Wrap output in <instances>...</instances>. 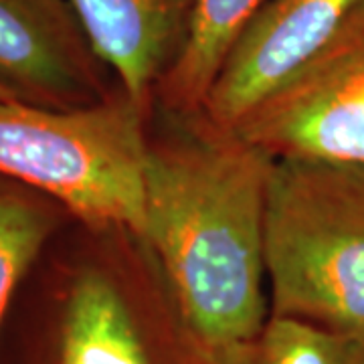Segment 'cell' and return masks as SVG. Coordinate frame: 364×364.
<instances>
[{"mask_svg":"<svg viewBox=\"0 0 364 364\" xmlns=\"http://www.w3.org/2000/svg\"><path fill=\"white\" fill-rule=\"evenodd\" d=\"M273 162L210 122L148 148L140 237L205 360L253 338L269 318L263 227Z\"/></svg>","mask_w":364,"mask_h":364,"instance_id":"1","label":"cell"},{"mask_svg":"<svg viewBox=\"0 0 364 364\" xmlns=\"http://www.w3.org/2000/svg\"><path fill=\"white\" fill-rule=\"evenodd\" d=\"M269 316L364 344V166L275 158L265 205Z\"/></svg>","mask_w":364,"mask_h":364,"instance_id":"2","label":"cell"},{"mask_svg":"<svg viewBox=\"0 0 364 364\" xmlns=\"http://www.w3.org/2000/svg\"><path fill=\"white\" fill-rule=\"evenodd\" d=\"M142 119V107L124 93L71 109L2 102L0 176L91 225L140 237L150 148Z\"/></svg>","mask_w":364,"mask_h":364,"instance_id":"3","label":"cell"},{"mask_svg":"<svg viewBox=\"0 0 364 364\" xmlns=\"http://www.w3.org/2000/svg\"><path fill=\"white\" fill-rule=\"evenodd\" d=\"M233 132L275 158H324L364 166V2Z\"/></svg>","mask_w":364,"mask_h":364,"instance_id":"4","label":"cell"},{"mask_svg":"<svg viewBox=\"0 0 364 364\" xmlns=\"http://www.w3.org/2000/svg\"><path fill=\"white\" fill-rule=\"evenodd\" d=\"M364 0H269L235 41L200 114L233 130L332 39Z\"/></svg>","mask_w":364,"mask_h":364,"instance_id":"5","label":"cell"},{"mask_svg":"<svg viewBox=\"0 0 364 364\" xmlns=\"http://www.w3.org/2000/svg\"><path fill=\"white\" fill-rule=\"evenodd\" d=\"M100 63L67 0H0V83L21 102L97 104L107 97Z\"/></svg>","mask_w":364,"mask_h":364,"instance_id":"6","label":"cell"},{"mask_svg":"<svg viewBox=\"0 0 364 364\" xmlns=\"http://www.w3.org/2000/svg\"><path fill=\"white\" fill-rule=\"evenodd\" d=\"M122 93L146 107L181 51L193 0H67Z\"/></svg>","mask_w":364,"mask_h":364,"instance_id":"7","label":"cell"},{"mask_svg":"<svg viewBox=\"0 0 364 364\" xmlns=\"http://www.w3.org/2000/svg\"><path fill=\"white\" fill-rule=\"evenodd\" d=\"M61 364H150L122 291L97 269L79 273L69 289Z\"/></svg>","mask_w":364,"mask_h":364,"instance_id":"8","label":"cell"},{"mask_svg":"<svg viewBox=\"0 0 364 364\" xmlns=\"http://www.w3.org/2000/svg\"><path fill=\"white\" fill-rule=\"evenodd\" d=\"M269 0H193L181 51L160 79L164 104L178 114H200L235 41Z\"/></svg>","mask_w":364,"mask_h":364,"instance_id":"9","label":"cell"},{"mask_svg":"<svg viewBox=\"0 0 364 364\" xmlns=\"http://www.w3.org/2000/svg\"><path fill=\"white\" fill-rule=\"evenodd\" d=\"M207 364H364V344L294 318L269 316L259 334Z\"/></svg>","mask_w":364,"mask_h":364,"instance_id":"10","label":"cell"},{"mask_svg":"<svg viewBox=\"0 0 364 364\" xmlns=\"http://www.w3.org/2000/svg\"><path fill=\"white\" fill-rule=\"evenodd\" d=\"M55 225L57 210L45 196L0 176V324Z\"/></svg>","mask_w":364,"mask_h":364,"instance_id":"11","label":"cell"},{"mask_svg":"<svg viewBox=\"0 0 364 364\" xmlns=\"http://www.w3.org/2000/svg\"><path fill=\"white\" fill-rule=\"evenodd\" d=\"M2 102H21V100H18V95H14L13 91L0 83V104Z\"/></svg>","mask_w":364,"mask_h":364,"instance_id":"12","label":"cell"}]
</instances>
